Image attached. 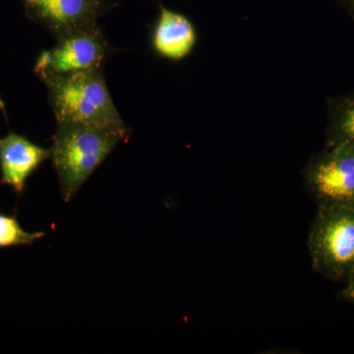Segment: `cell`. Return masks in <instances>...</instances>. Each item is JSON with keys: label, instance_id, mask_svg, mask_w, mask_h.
<instances>
[{"label": "cell", "instance_id": "6da1fadb", "mask_svg": "<svg viewBox=\"0 0 354 354\" xmlns=\"http://www.w3.org/2000/svg\"><path fill=\"white\" fill-rule=\"evenodd\" d=\"M129 135V128L102 129L71 123L57 124L50 158L64 202L75 197L88 177Z\"/></svg>", "mask_w": 354, "mask_h": 354}, {"label": "cell", "instance_id": "7a4b0ae2", "mask_svg": "<svg viewBox=\"0 0 354 354\" xmlns=\"http://www.w3.org/2000/svg\"><path fill=\"white\" fill-rule=\"evenodd\" d=\"M57 124L88 125L102 129L129 128L121 118L109 94L104 70L76 72L41 79Z\"/></svg>", "mask_w": 354, "mask_h": 354}, {"label": "cell", "instance_id": "3957f363", "mask_svg": "<svg viewBox=\"0 0 354 354\" xmlns=\"http://www.w3.org/2000/svg\"><path fill=\"white\" fill-rule=\"evenodd\" d=\"M307 243L316 272L349 278L354 272V205L321 204Z\"/></svg>", "mask_w": 354, "mask_h": 354}, {"label": "cell", "instance_id": "277c9868", "mask_svg": "<svg viewBox=\"0 0 354 354\" xmlns=\"http://www.w3.org/2000/svg\"><path fill=\"white\" fill-rule=\"evenodd\" d=\"M50 50L39 55L35 73L39 79L102 69L111 50L104 32L97 24L79 28L57 38Z\"/></svg>", "mask_w": 354, "mask_h": 354}, {"label": "cell", "instance_id": "5b68a950", "mask_svg": "<svg viewBox=\"0 0 354 354\" xmlns=\"http://www.w3.org/2000/svg\"><path fill=\"white\" fill-rule=\"evenodd\" d=\"M328 148L305 169L307 186L321 204L354 205V145Z\"/></svg>", "mask_w": 354, "mask_h": 354}, {"label": "cell", "instance_id": "8992f818", "mask_svg": "<svg viewBox=\"0 0 354 354\" xmlns=\"http://www.w3.org/2000/svg\"><path fill=\"white\" fill-rule=\"evenodd\" d=\"M28 16L55 39L79 28L95 24L102 14L99 0H23Z\"/></svg>", "mask_w": 354, "mask_h": 354}, {"label": "cell", "instance_id": "52a82bcc", "mask_svg": "<svg viewBox=\"0 0 354 354\" xmlns=\"http://www.w3.org/2000/svg\"><path fill=\"white\" fill-rule=\"evenodd\" d=\"M50 157V149L41 148L24 136L9 133L0 138V184L10 185L18 195L22 194L27 179Z\"/></svg>", "mask_w": 354, "mask_h": 354}, {"label": "cell", "instance_id": "ba28073f", "mask_svg": "<svg viewBox=\"0 0 354 354\" xmlns=\"http://www.w3.org/2000/svg\"><path fill=\"white\" fill-rule=\"evenodd\" d=\"M197 41L196 31L183 14L162 7L153 32V48L160 57L181 60L187 57Z\"/></svg>", "mask_w": 354, "mask_h": 354}, {"label": "cell", "instance_id": "9c48e42d", "mask_svg": "<svg viewBox=\"0 0 354 354\" xmlns=\"http://www.w3.org/2000/svg\"><path fill=\"white\" fill-rule=\"evenodd\" d=\"M328 147L354 145V94L328 102Z\"/></svg>", "mask_w": 354, "mask_h": 354}, {"label": "cell", "instance_id": "30bf717a", "mask_svg": "<svg viewBox=\"0 0 354 354\" xmlns=\"http://www.w3.org/2000/svg\"><path fill=\"white\" fill-rule=\"evenodd\" d=\"M44 232H28L21 227L15 216L0 214V248L29 245L44 237Z\"/></svg>", "mask_w": 354, "mask_h": 354}, {"label": "cell", "instance_id": "8fae6325", "mask_svg": "<svg viewBox=\"0 0 354 354\" xmlns=\"http://www.w3.org/2000/svg\"><path fill=\"white\" fill-rule=\"evenodd\" d=\"M354 20V0H335Z\"/></svg>", "mask_w": 354, "mask_h": 354}, {"label": "cell", "instance_id": "7c38bea8", "mask_svg": "<svg viewBox=\"0 0 354 354\" xmlns=\"http://www.w3.org/2000/svg\"><path fill=\"white\" fill-rule=\"evenodd\" d=\"M349 283L348 288L344 291V297L348 298L349 300H353L354 302V272L349 277Z\"/></svg>", "mask_w": 354, "mask_h": 354}]
</instances>
